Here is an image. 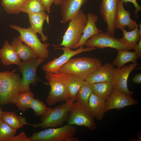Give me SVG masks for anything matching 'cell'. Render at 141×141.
Returning <instances> with one entry per match:
<instances>
[{"instance_id":"cell-1","label":"cell","mask_w":141,"mask_h":141,"mask_svg":"<svg viewBox=\"0 0 141 141\" xmlns=\"http://www.w3.org/2000/svg\"><path fill=\"white\" fill-rule=\"evenodd\" d=\"M102 65L100 60L88 57L70 59L59 72L72 75L86 80Z\"/></svg>"},{"instance_id":"cell-2","label":"cell","mask_w":141,"mask_h":141,"mask_svg":"<svg viewBox=\"0 0 141 141\" xmlns=\"http://www.w3.org/2000/svg\"><path fill=\"white\" fill-rule=\"evenodd\" d=\"M70 74L59 72L55 73L45 72V78L48 82L45 83L50 86V90L46 100L51 106L59 102L69 99L68 84Z\"/></svg>"},{"instance_id":"cell-3","label":"cell","mask_w":141,"mask_h":141,"mask_svg":"<svg viewBox=\"0 0 141 141\" xmlns=\"http://www.w3.org/2000/svg\"><path fill=\"white\" fill-rule=\"evenodd\" d=\"M22 79L19 74L8 70L0 72V105L15 104L20 92Z\"/></svg>"},{"instance_id":"cell-4","label":"cell","mask_w":141,"mask_h":141,"mask_svg":"<svg viewBox=\"0 0 141 141\" xmlns=\"http://www.w3.org/2000/svg\"><path fill=\"white\" fill-rule=\"evenodd\" d=\"M75 101L74 99H69L58 106L52 108H49L47 113L41 116L40 122L30 124L29 125L34 128H56L61 126L66 121L69 111Z\"/></svg>"},{"instance_id":"cell-5","label":"cell","mask_w":141,"mask_h":141,"mask_svg":"<svg viewBox=\"0 0 141 141\" xmlns=\"http://www.w3.org/2000/svg\"><path fill=\"white\" fill-rule=\"evenodd\" d=\"M69 21L62 43L57 45L53 44L55 47L62 46L74 49L80 40L87 22L86 15L80 10Z\"/></svg>"},{"instance_id":"cell-6","label":"cell","mask_w":141,"mask_h":141,"mask_svg":"<svg viewBox=\"0 0 141 141\" xmlns=\"http://www.w3.org/2000/svg\"><path fill=\"white\" fill-rule=\"evenodd\" d=\"M76 131L74 125L67 124L35 133L29 139L30 141H79V139L74 137Z\"/></svg>"},{"instance_id":"cell-7","label":"cell","mask_w":141,"mask_h":141,"mask_svg":"<svg viewBox=\"0 0 141 141\" xmlns=\"http://www.w3.org/2000/svg\"><path fill=\"white\" fill-rule=\"evenodd\" d=\"M11 28L18 31L20 35L18 37L25 44L32 49L38 57L47 59L49 56L48 47L50 44L45 42L42 43L37 33L30 26L28 28H22L18 25H10Z\"/></svg>"},{"instance_id":"cell-8","label":"cell","mask_w":141,"mask_h":141,"mask_svg":"<svg viewBox=\"0 0 141 141\" xmlns=\"http://www.w3.org/2000/svg\"><path fill=\"white\" fill-rule=\"evenodd\" d=\"M94 119L88 108L74 102L69 111L66 121L69 125L84 126L92 130L96 128Z\"/></svg>"},{"instance_id":"cell-9","label":"cell","mask_w":141,"mask_h":141,"mask_svg":"<svg viewBox=\"0 0 141 141\" xmlns=\"http://www.w3.org/2000/svg\"><path fill=\"white\" fill-rule=\"evenodd\" d=\"M44 61V59L38 57L28 61L21 62L18 67L22 76L20 93L27 91L30 88V84L35 85L39 81L37 77L36 72L39 66Z\"/></svg>"},{"instance_id":"cell-10","label":"cell","mask_w":141,"mask_h":141,"mask_svg":"<svg viewBox=\"0 0 141 141\" xmlns=\"http://www.w3.org/2000/svg\"><path fill=\"white\" fill-rule=\"evenodd\" d=\"M85 45L87 48H96L103 49L110 48L116 50L134 49L135 46L125 44L120 42L115 38L102 32L95 35L88 39Z\"/></svg>"},{"instance_id":"cell-11","label":"cell","mask_w":141,"mask_h":141,"mask_svg":"<svg viewBox=\"0 0 141 141\" xmlns=\"http://www.w3.org/2000/svg\"><path fill=\"white\" fill-rule=\"evenodd\" d=\"M96 48H84L80 47L77 50H73L70 48L64 47L57 48L55 49L62 50L63 54L58 58L55 57L53 60L44 64L42 66V70L45 72L55 73L59 72L60 68L74 56L84 52H88L96 49Z\"/></svg>"},{"instance_id":"cell-12","label":"cell","mask_w":141,"mask_h":141,"mask_svg":"<svg viewBox=\"0 0 141 141\" xmlns=\"http://www.w3.org/2000/svg\"><path fill=\"white\" fill-rule=\"evenodd\" d=\"M120 0H102L100 4V14L107 25L106 33L114 37L116 28L115 21Z\"/></svg>"},{"instance_id":"cell-13","label":"cell","mask_w":141,"mask_h":141,"mask_svg":"<svg viewBox=\"0 0 141 141\" xmlns=\"http://www.w3.org/2000/svg\"><path fill=\"white\" fill-rule=\"evenodd\" d=\"M105 113L113 109H120L125 107L136 104L137 101L131 95L114 89L105 101Z\"/></svg>"},{"instance_id":"cell-14","label":"cell","mask_w":141,"mask_h":141,"mask_svg":"<svg viewBox=\"0 0 141 141\" xmlns=\"http://www.w3.org/2000/svg\"><path fill=\"white\" fill-rule=\"evenodd\" d=\"M139 64L137 62L132 63L129 66H123L120 68H115L114 79L112 83L114 89L131 96L133 92L128 88V79L131 72Z\"/></svg>"},{"instance_id":"cell-15","label":"cell","mask_w":141,"mask_h":141,"mask_svg":"<svg viewBox=\"0 0 141 141\" xmlns=\"http://www.w3.org/2000/svg\"><path fill=\"white\" fill-rule=\"evenodd\" d=\"M112 64L106 63L102 66L86 80L91 84L102 82L113 83L115 68Z\"/></svg>"},{"instance_id":"cell-16","label":"cell","mask_w":141,"mask_h":141,"mask_svg":"<svg viewBox=\"0 0 141 141\" xmlns=\"http://www.w3.org/2000/svg\"><path fill=\"white\" fill-rule=\"evenodd\" d=\"M88 0H62L61 14L62 17L61 23L65 24L80 10V8Z\"/></svg>"},{"instance_id":"cell-17","label":"cell","mask_w":141,"mask_h":141,"mask_svg":"<svg viewBox=\"0 0 141 141\" xmlns=\"http://www.w3.org/2000/svg\"><path fill=\"white\" fill-rule=\"evenodd\" d=\"M131 15L129 11L125 9L123 3L120 0L118 3L117 12L115 21L116 28L121 30L127 27L130 31L134 30L137 24L136 21L131 18Z\"/></svg>"},{"instance_id":"cell-18","label":"cell","mask_w":141,"mask_h":141,"mask_svg":"<svg viewBox=\"0 0 141 141\" xmlns=\"http://www.w3.org/2000/svg\"><path fill=\"white\" fill-rule=\"evenodd\" d=\"M87 22L84 29L81 38L75 49L83 46L87 40L92 36L103 32L99 30L96 25L98 16L91 13H88L86 15Z\"/></svg>"},{"instance_id":"cell-19","label":"cell","mask_w":141,"mask_h":141,"mask_svg":"<svg viewBox=\"0 0 141 141\" xmlns=\"http://www.w3.org/2000/svg\"><path fill=\"white\" fill-rule=\"evenodd\" d=\"M29 21L31 28L36 33L40 34L41 36L40 40L45 42L48 40V37L43 33V25L44 22L46 20L49 24V18L45 11L28 14Z\"/></svg>"},{"instance_id":"cell-20","label":"cell","mask_w":141,"mask_h":141,"mask_svg":"<svg viewBox=\"0 0 141 141\" xmlns=\"http://www.w3.org/2000/svg\"><path fill=\"white\" fill-rule=\"evenodd\" d=\"M105 100L93 92L90 94L89 100L88 109L94 117L98 121L103 118L105 113Z\"/></svg>"},{"instance_id":"cell-21","label":"cell","mask_w":141,"mask_h":141,"mask_svg":"<svg viewBox=\"0 0 141 141\" xmlns=\"http://www.w3.org/2000/svg\"><path fill=\"white\" fill-rule=\"evenodd\" d=\"M0 58L5 66L12 64L19 66L22 62L14 48L6 40L2 47L0 49Z\"/></svg>"},{"instance_id":"cell-22","label":"cell","mask_w":141,"mask_h":141,"mask_svg":"<svg viewBox=\"0 0 141 141\" xmlns=\"http://www.w3.org/2000/svg\"><path fill=\"white\" fill-rule=\"evenodd\" d=\"M21 60L23 61H28L38 57L34 51L31 48L23 43L17 37H15L11 43Z\"/></svg>"},{"instance_id":"cell-23","label":"cell","mask_w":141,"mask_h":141,"mask_svg":"<svg viewBox=\"0 0 141 141\" xmlns=\"http://www.w3.org/2000/svg\"><path fill=\"white\" fill-rule=\"evenodd\" d=\"M117 50V55L112 62V64L116 66L117 68H121L126 63L130 62L137 63V60L139 58L134 51H130L125 49Z\"/></svg>"},{"instance_id":"cell-24","label":"cell","mask_w":141,"mask_h":141,"mask_svg":"<svg viewBox=\"0 0 141 141\" xmlns=\"http://www.w3.org/2000/svg\"><path fill=\"white\" fill-rule=\"evenodd\" d=\"M1 119L16 130L22 127L24 125H29L30 124L26 122L24 117L19 116L13 112L3 111Z\"/></svg>"},{"instance_id":"cell-25","label":"cell","mask_w":141,"mask_h":141,"mask_svg":"<svg viewBox=\"0 0 141 141\" xmlns=\"http://www.w3.org/2000/svg\"><path fill=\"white\" fill-rule=\"evenodd\" d=\"M92 92V84L85 80L76 94L75 98L76 102L88 108L89 98Z\"/></svg>"},{"instance_id":"cell-26","label":"cell","mask_w":141,"mask_h":141,"mask_svg":"<svg viewBox=\"0 0 141 141\" xmlns=\"http://www.w3.org/2000/svg\"><path fill=\"white\" fill-rule=\"evenodd\" d=\"M123 33V37L118 39L119 41L124 44L135 46L137 42L141 39L140 33L138 25H136L135 28L133 30L127 31L125 29L121 30Z\"/></svg>"},{"instance_id":"cell-27","label":"cell","mask_w":141,"mask_h":141,"mask_svg":"<svg viewBox=\"0 0 141 141\" xmlns=\"http://www.w3.org/2000/svg\"><path fill=\"white\" fill-rule=\"evenodd\" d=\"M93 92L105 101L114 89L112 83L102 82L92 84Z\"/></svg>"},{"instance_id":"cell-28","label":"cell","mask_w":141,"mask_h":141,"mask_svg":"<svg viewBox=\"0 0 141 141\" xmlns=\"http://www.w3.org/2000/svg\"><path fill=\"white\" fill-rule=\"evenodd\" d=\"M28 0H1L4 10L8 14L17 15L21 12V8Z\"/></svg>"},{"instance_id":"cell-29","label":"cell","mask_w":141,"mask_h":141,"mask_svg":"<svg viewBox=\"0 0 141 141\" xmlns=\"http://www.w3.org/2000/svg\"><path fill=\"white\" fill-rule=\"evenodd\" d=\"M34 98L30 88L26 92L19 93L15 104L19 109L25 112L30 108L31 102Z\"/></svg>"},{"instance_id":"cell-30","label":"cell","mask_w":141,"mask_h":141,"mask_svg":"<svg viewBox=\"0 0 141 141\" xmlns=\"http://www.w3.org/2000/svg\"><path fill=\"white\" fill-rule=\"evenodd\" d=\"M45 11L40 0H28L21 8V12L28 15Z\"/></svg>"},{"instance_id":"cell-31","label":"cell","mask_w":141,"mask_h":141,"mask_svg":"<svg viewBox=\"0 0 141 141\" xmlns=\"http://www.w3.org/2000/svg\"><path fill=\"white\" fill-rule=\"evenodd\" d=\"M85 81L81 78L70 74L68 84L69 99H75L77 92Z\"/></svg>"},{"instance_id":"cell-32","label":"cell","mask_w":141,"mask_h":141,"mask_svg":"<svg viewBox=\"0 0 141 141\" xmlns=\"http://www.w3.org/2000/svg\"><path fill=\"white\" fill-rule=\"evenodd\" d=\"M16 130L0 120V141H10L15 136Z\"/></svg>"},{"instance_id":"cell-33","label":"cell","mask_w":141,"mask_h":141,"mask_svg":"<svg viewBox=\"0 0 141 141\" xmlns=\"http://www.w3.org/2000/svg\"><path fill=\"white\" fill-rule=\"evenodd\" d=\"M30 108L34 111L35 116H41L44 115L49 109L46 107L44 102L35 98L31 101Z\"/></svg>"},{"instance_id":"cell-34","label":"cell","mask_w":141,"mask_h":141,"mask_svg":"<svg viewBox=\"0 0 141 141\" xmlns=\"http://www.w3.org/2000/svg\"><path fill=\"white\" fill-rule=\"evenodd\" d=\"M123 3L126 4L128 2L132 3L135 8L134 14L135 17L136 18H139L138 15V13L141 11V6L138 4L137 0H120Z\"/></svg>"},{"instance_id":"cell-35","label":"cell","mask_w":141,"mask_h":141,"mask_svg":"<svg viewBox=\"0 0 141 141\" xmlns=\"http://www.w3.org/2000/svg\"><path fill=\"white\" fill-rule=\"evenodd\" d=\"M10 141H30L25 132H23L17 136L13 137Z\"/></svg>"},{"instance_id":"cell-36","label":"cell","mask_w":141,"mask_h":141,"mask_svg":"<svg viewBox=\"0 0 141 141\" xmlns=\"http://www.w3.org/2000/svg\"><path fill=\"white\" fill-rule=\"evenodd\" d=\"M44 7L45 10L48 13L50 11V7L54 0H40Z\"/></svg>"},{"instance_id":"cell-37","label":"cell","mask_w":141,"mask_h":141,"mask_svg":"<svg viewBox=\"0 0 141 141\" xmlns=\"http://www.w3.org/2000/svg\"><path fill=\"white\" fill-rule=\"evenodd\" d=\"M134 49V51L139 58L141 57V39L139 40L138 44L136 46Z\"/></svg>"},{"instance_id":"cell-38","label":"cell","mask_w":141,"mask_h":141,"mask_svg":"<svg viewBox=\"0 0 141 141\" xmlns=\"http://www.w3.org/2000/svg\"><path fill=\"white\" fill-rule=\"evenodd\" d=\"M132 82L134 83L140 84L141 83V73H138L132 79Z\"/></svg>"},{"instance_id":"cell-39","label":"cell","mask_w":141,"mask_h":141,"mask_svg":"<svg viewBox=\"0 0 141 141\" xmlns=\"http://www.w3.org/2000/svg\"><path fill=\"white\" fill-rule=\"evenodd\" d=\"M62 0H54V4L56 6L60 5Z\"/></svg>"},{"instance_id":"cell-40","label":"cell","mask_w":141,"mask_h":141,"mask_svg":"<svg viewBox=\"0 0 141 141\" xmlns=\"http://www.w3.org/2000/svg\"><path fill=\"white\" fill-rule=\"evenodd\" d=\"M0 120L1 119L2 115L3 113V111L2 108L0 107Z\"/></svg>"},{"instance_id":"cell-41","label":"cell","mask_w":141,"mask_h":141,"mask_svg":"<svg viewBox=\"0 0 141 141\" xmlns=\"http://www.w3.org/2000/svg\"><path fill=\"white\" fill-rule=\"evenodd\" d=\"M138 27H139V29L140 32L141 34V22L139 24V25H138Z\"/></svg>"}]
</instances>
